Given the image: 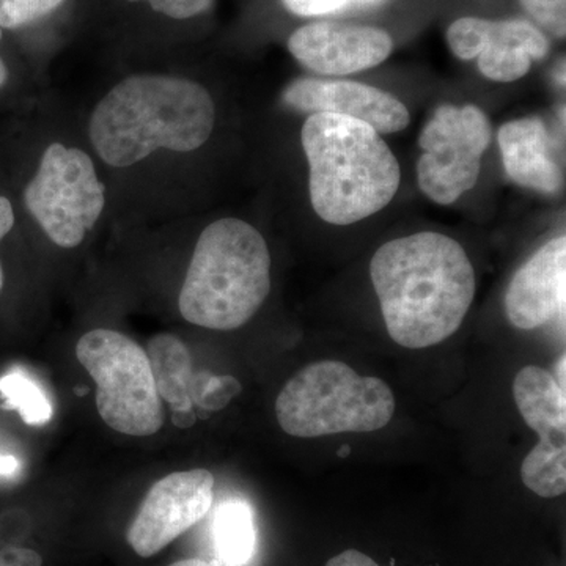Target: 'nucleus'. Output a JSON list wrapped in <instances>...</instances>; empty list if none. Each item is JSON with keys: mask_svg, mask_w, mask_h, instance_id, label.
<instances>
[{"mask_svg": "<svg viewBox=\"0 0 566 566\" xmlns=\"http://www.w3.org/2000/svg\"><path fill=\"white\" fill-rule=\"evenodd\" d=\"M370 277L395 344L423 349L460 329L475 296V273L463 245L442 233L389 241L376 251Z\"/></svg>", "mask_w": 566, "mask_h": 566, "instance_id": "obj_1", "label": "nucleus"}, {"mask_svg": "<svg viewBox=\"0 0 566 566\" xmlns=\"http://www.w3.org/2000/svg\"><path fill=\"white\" fill-rule=\"evenodd\" d=\"M214 123V102L199 82L137 74L96 104L88 134L99 158L123 169L158 150H197L210 139Z\"/></svg>", "mask_w": 566, "mask_h": 566, "instance_id": "obj_2", "label": "nucleus"}, {"mask_svg": "<svg viewBox=\"0 0 566 566\" xmlns=\"http://www.w3.org/2000/svg\"><path fill=\"white\" fill-rule=\"evenodd\" d=\"M307 156L312 207L324 222L352 226L392 202L400 188V164L367 123L316 112L301 133Z\"/></svg>", "mask_w": 566, "mask_h": 566, "instance_id": "obj_3", "label": "nucleus"}, {"mask_svg": "<svg viewBox=\"0 0 566 566\" xmlns=\"http://www.w3.org/2000/svg\"><path fill=\"white\" fill-rule=\"evenodd\" d=\"M271 292V255L262 233L241 219L210 223L197 241L178 307L211 331L243 327Z\"/></svg>", "mask_w": 566, "mask_h": 566, "instance_id": "obj_4", "label": "nucleus"}, {"mask_svg": "<svg viewBox=\"0 0 566 566\" xmlns=\"http://www.w3.org/2000/svg\"><path fill=\"white\" fill-rule=\"evenodd\" d=\"M394 415V392L382 379L356 374L338 360L305 365L275 401L279 424L294 438L371 433L387 427Z\"/></svg>", "mask_w": 566, "mask_h": 566, "instance_id": "obj_5", "label": "nucleus"}, {"mask_svg": "<svg viewBox=\"0 0 566 566\" xmlns=\"http://www.w3.org/2000/svg\"><path fill=\"white\" fill-rule=\"evenodd\" d=\"M76 356L95 381L96 408L107 427L137 438L161 430L163 400L139 344L117 331L93 329L77 342Z\"/></svg>", "mask_w": 566, "mask_h": 566, "instance_id": "obj_6", "label": "nucleus"}, {"mask_svg": "<svg viewBox=\"0 0 566 566\" xmlns=\"http://www.w3.org/2000/svg\"><path fill=\"white\" fill-rule=\"evenodd\" d=\"M24 203L52 243L74 249L102 218L106 189L87 153L51 144L25 188Z\"/></svg>", "mask_w": 566, "mask_h": 566, "instance_id": "obj_7", "label": "nucleus"}, {"mask_svg": "<svg viewBox=\"0 0 566 566\" xmlns=\"http://www.w3.org/2000/svg\"><path fill=\"white\" fill-rule=\"evenodd\" d=\"M491 142V123L474 104H444L420 133L423 153L417 164V180L428 199L455 203L476 185L482 158Z\"/></svg>", "mask_w": 566, "mask_h": 566, "instance_id": "obj_8", "label": "nucleus"}, {"mask_svg": "<svg viewBox=\"0 0 566 566\" xmlns=\"http://www.w3.org/2000/svg\"><path fill=\"white\" fill-rule=\"evenodd\" d=\"M556 378L527 365L517 371L513 397L528 428L539 442L521 464V479L528 490L543 499H554L566 491V398Z\"/></svg>", "mask_w": 566, "mask_h": 566, "instance_id": "obj_9", "label": "nucleus"}, {"mask_svg": "<svg viewBox=\"0 0 566 566\" xmlns=\"http://www.w3.org/2000/svg\"><path fill=\"white\" fill-rule=\"evenodd\" d=\"M212 499L214 475L207 469L164 476L145 495L128 528L129 546L140 557L161 553L210 512Z\"/></svg>", "mask_w": 566, "mask_h": 566, "instance_id": "obj_10", "label": "nucleus"}, {"mask_svg": "<svg viewBox=\"0 0 566 566\" xmlns=\"http://www.w3.org/2000/svg\"><path fill=\"white\" fill-rule=\"evenodd\" d=\"M447 41L461 61L479 59L483 76L494 82L521 80L534 61H542L549 52L546 36L523 20L461 18L450 25Z\"/></svg>", "mask_w": 566, "mask_h": 566, "instance_id": "obj_11", "label": "nucleus"}, {"mask_svg": "<svg viewBox=\"0 0 566 566\" xmlns=\"http://www.w3.org/2000/svg\"><path fill=\"white\" fill-rule=\"evenodd\" d=\"M289 50L297 62L324 76H346L370 70L389 57V33L368 25L315 22L290 36Z\"/></svg>", "mask_w": 566, "mask_h": 566, "instance_id": "obj_12", "label": "nucleus"}, {"mask_svg": "<svg viewBox=\"0 0 566 566\" xmlns=\"http://www.w3.org/2000/svg\"><path fill=\"white\" fill-rule=\"evenodd\" d=\"M283 102L312 114L327 112L356 118L379 134L403 132L411 120L408 107L397 96L360 82L304 77L286 87Z\"/></svg>", "mask_w": 566, "mask_h": 566, "instance_id": "obj_13", "label": "nucleus"}, {"mask_svg": "<svg viewBox=\"0 0 566 566\" xmlns=\"http://www.w3.org/2000/svg\"><path fill=\"white\" fill-rule=\"evenodd\" d=\"M566 238L543 245L513 275L505 294V311L517 329L534 331L554 318H565Z\"/></svg>", "mask_w": 566, "mask_h": 566, "instance_id": "obj_14", "label": "nucleus"}, {"mask_svg": "<svg viewBox=\"0 0 566 566\" xmlns=\"http://www.w3.org/2000/svg\"><path fill=\"white\" fill-rule=\"evenodd\" d=\"M497 140L506 175L513 181L543 193L558 192L562 172L545 123L536 117L505 123L499 129Z\"/></svg>", "mask_w": 566, "mask_h": 566, "instance_id": "obj_15", "label": "nucleus"}, {"mask_svg": "<svg viewBox=\"0 0 566 566\" xmlns=\"http://www.w3.org/2000/svg\"><path fill=\"white\" fill-rule=\"evenodd\" d=\"M147 354L159 397L172 411V423L181 430L192 428L199 416L192 401L196 371L188 346L177 335L158 334L148 342Z\"/></svg>", "mask_w": 566, "mask_h": 566, "instance_id": "obj_16", "label": "nucleus"}, {"mask_svg": "<svg viewBox=\"0 0 566 566\" xmlns=\"http://www.w3.org/2000/svg\"><path fill=\"white\" fill-rule=\"evenodd\" d=\"M214 542L223 565H248L256 547L251 506L243 501L223 502L214 517Z\"/></svg>", "mask_w": 566, "mask_h": 566, "instance_id": "obj_17", "label": "nucleus"}, {"mask_svg": "<svg viewBox=\"0 0 566 566\" xmlns=\"http://www.w3.org/2000/svg\"><path fill=\"white\" fill-rule=\"evenodd\" d=\"M0 395L6 398V408L20 412L24 423L40 427L50 422L52 406L46 395L31 378L18 371L0 379Z\"/></svg>", "mask_w": 566, "mask_h": 566, "instance_id": "obj_18", "label": "nucleus"}, {"mask_svg": "<svg viewBox=\"0 0 566 566\" xmlns=\"http://www.w3.org/2000/svg\"><path fill=\"white\" fill-rule=\"evenodd\" d=\"M243 386L233 376H218L210 371H196L193 381V408H199L205 415L221 411L234 397L241 394Z\"/></svg>", "mask_w": 566, "mask_h": 566, "instance_id": "obj_19", "label": "nucleus"}, {"mask_svg": "<svg viewBox=\"0 0 566 566\" xmlns=\"http://www.w3.org/2000/svg\"><path fill=\"white\" fill-rule=\"evenodd\" d=\"M65 0H0V28H24L48 17Z\"/></svg>", "mask_w": 566, "mask_h": 566, "instance_id": "obj_20", "label": "nucleus"}, {"mask_svg": "<svg viewBox=\"0 0 566 566\" xmlns=\"http://www.w3.org/2000/svg\"><path fill=\"white\" fill-rule=\"evenodd\" d=\"M283 6L297 17H323L348 10L371 9L386 0H282Z\"/></svg>", "mask_w": 566, "mask_h": 566, "instance_id": "obj_21", "label": "nucleus"}, {"mask_svg": "<svg viewBox=\"0 0 566 566\" xmlns=\"http://www.w3.org/2000/svg\"><path fill=\"white\" fill-rule=\"evenodd\" d=\"M524 9L557 39H565L566 0H521Z\"/></svg>", "mask_w": 566, "mask_h": 566, "instance_id": "obj_22", "label": "nucleus"}, {"mask_svg": "<svg viewBox=\"0 0 566 566\" xmlns=\"http://www.w3.org/2000/svg\"><path fill=\"white\" fill-rule=\"evenodd\" d=\"M128 2H142V0H128ZM144 2L150 3L153 10L172 20L199 17L212 6V0H144Z\"/></svg>", "mask_w": 566, "mask_h": 566, "instance_id": "obj_23", "label": "nucleus"}, {"mask_svg": "<svg viewBox=\"0 0 566 566\" xmlns=\"http://www.w3.org/2000/svg\"><path fill=\"white\" fill-rule=\"evenodd\" d=\"M43 558L28 547L7 546L0 549V566H41Z\"/></svg>", "mask_w": 566, "mask_h": 566, "instance_id": "obj_24", "label": "nucleus"}, {"mask_svg": "<svg viewBox=\"0 0 566 566\" xmlns=\"http://www.w3.org/2000/svg\"><path fill=\"white\" fill-rule=\"evenodd\" d=\"M326 566H379L374 558L360 551L348 549L327 562Z\"/></svg>", "mask_w": 566, "mask_h": 566, "instance_id": "obj_25", "label": "nucleus"}, {"mask_svg": "<svg viewBox=\"0 0 566 566\" xmlns=\"http://www.w3.org/2000/svg\"><path fill=\"white\" fill-rule=\"evenodd\" d=\"M14 226V212L11 207L10 200L7 197H0V241L11 232ZM3 286V271L0 264V292Z\"/></svg>", "mask_w": 566, "mask_h": 566, "instance_id": "obj_26", "label": "nucleus"}, {"mask_svg": "<svg viewBox=\"0 0 566 566\" xmlns=\"http://www.w3.org/2000/svg\"><path fill=\"white\" fill-rule=\"evenodd\" d=\"M20 469L17 458L11 455H0V475H13L17 474Z\"/></svg>", "mask_w": 566, "mask_h": 566, "instance_id": "obj_27", "label": "nucleus"}, {"mask_svg": "<svg viewBox=\"0 0 566 566\" xmlns=\"http://www.w3.org/2000/svg\"><path fill=\"white\" fill-rule=\"evenodd\" d=\"M170 566H226L221 562L202 560V558H185V560L175 562Z\"/></svg>", "mask_w": 566, "mask_h": 566, "instance_id": "obj_28", "label": "nucleus"}, {"mask_svg": "<svg viewBox=\"0 0 566 566\" xmlns=\"http://www.w3.org/2000/svg\"><path fill=\"white\" fill-rule=\"evenodd\" d=\"M0 41H2V28H0ZM7 80H9V70H7L6 63L0 57V88L6 85Z\"/></svg>", "mask_w": 566, "mask_h": 566, "instance_id": "obj_29", "label": "nucleus"}]
</instances>
